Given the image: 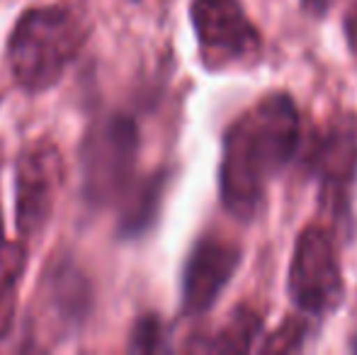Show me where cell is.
Wrapping results in <instances>:
<instances>
[{"label":"cell","instance_id":"d6986e66","mask_svg":"<svg viewBox=\"0 0 357 355\" xmlns=\"http://www.w3.org/2000/svg\"><path fill=\"white\" fill-rule=\"evenodd\" d=\"M350 348H353V351H355V353H357V336H355V338H353V346H350Z\"/></svg>","mask_w":357,"mask_h":355},{"label":"cell","instance_id":"5b68a950","mask_svg":"<svg viewBox=\"0 0 357 355\" xmlns=\"http://www.w3.org/2000/svg\"><path fill=\"white\" fill-rule=\"evenodd\" d=\"M190 22L207 71L255 66L263 59V34L241 0H192Z\"/></svg>","mask_w":357,"mask_h":355},{"label":"cell","instance_id":"7c38bea8","mask_svg":"<svg viewBox=\"0 0 357 355\" xmlns=\"http://www.w3.org/2000/svg\"><path fill=\"white\" fill-rule=\"evenodd\" d=\"M311 317L299 312V317H291L287 319L282 326L278 328L275 333H270L265 338L263 346H258L263 353H296L304 348L306 338L311 333V324H309Z\"/></svg>","mask_w":357,"mask_h":355},{"label":"cell","instance_id":"52a82bcc","mask_svg":"<svg viewBox=\"0 0 357 355\" xmlns=\"http://www.w3.org/2000/svg\"><path fill=\"white\" fill-rule=\"evenodd\" d=\"M306 161L321 185V199L335 217L345 219L350 209V188L357 178V119L353 114L335 117L321 129Z\"/></svg>","mask_w":357,"mask_h":355},{"label":"cell","instance_id":"ac0fdd59","mask_svg":"<svg viewBox=\"0 0 357 355\" xmlns=\"http://www.w3.org/2000/svg\"><path fill=\"white\" fill-rule=\"evenodd\" d=\"M3 241H8V239H5V227H3V212H0V243Z\"/></svg>","mask_w":357,"mask_h":355},{"label":"cell","instance_id":"8fae6325","mask_svg":"<svg viewBox=\"0 0 357 355\" xmlns=\"http://www.w3.org/2000/svg\"><path fill=\"white\" fill-rule=\"evenodd\" d=\"M163 176H155L146 180L142 188L134 190L122 212V224H119L122 236H139L153 224L160 207V197H163Z\"/></svg>","mask_w":357,"mask_h":355},{"label":"cell","instance_id":"277c9868","mask_svg":"<svg viewBox=\"0 0 357 355\" xmlns=\"http://www.w3.org/2000/svg\"><path fill=\"white\" fill-rule=\"evenodd\" d=\"M139 129L127 114H109L93 124L80 146V176L88 204L102 207L117 199L134 176Z\"/></svg>","mask_w":357,"mask_h":355},{"label":"cell","instance_id":"9c48e42d","mask_svg":"<svg viewBox=\"0 0 357 355\" xmlns=\"http://www.w3.org/2000/svg\"><path fill=\"white\" fill-rule=\"evenodd\" d=\"M44 289H47L49 312L63 314V322L68 326L80 322L88 312V282L71 263H61L54 268V273H47Z\"/></svg>","mask_w":357,"mask_h":355},{"label":"cell","instance_id":"30bf717a","mask_svg":"<svg viewBox=\"0 0 357 355\" xmlns=\"http://www.w3.org/2000/svg\"><path fill=\"white\" fill-rule=\"evenodd\" d=\"M260 331H263V317H260V312H255L253 307L243 304V307L231 312L229 322L214 333L212 341L204 346V351H214V353L255 351V341H258Z\"/></svg>","mask_w":357,"mask_h":355},{"label":"cell","instance_id":"6da1fadb","mask_svg":"<svg viewBox=\"0 0 357 355\" xmlns=\"http://www.w3.org/2000/svg\"><path fill=\"white\" fill-rule=\"evenodd\" d=\"M299 109L289 93H270L229 124L221 142L219 197L236 222H253L268 188L299 146Z\"/></svg>","mask_w":357,"mask_h":355},{"label":"cell","instance_id":"8992f818","mask_svg":"<svg viewBox=\"0 0 357 355\" xmlns=\"http://www.w3.org/2000/svg\"><path fill=\"white\" fill-rule=\"evenodd\" d=\"M63 178V156L54 142L37 139L20 151L15 163V219L22 236L44 232L56 207Z\"/></svg>","mask_w":357,"mask_h":355},{"label":"cell","instance_id":"e0dca14e","mask_svg":"<svg viewBox=\"0 0 357 355\" xmlns=\"http://www.w3.org/2000/svg\"><path fill=\"white\" fill-rule=\"evenodd\" d=\"M338 3V0H301V8L304 13H309L311 17H324L331 13V8Z\"/></svg>","mask_w":357,"mask_h":355},{"label":"cell","instance_id":"9a60e30c","mask_svg":"<svg viewBox=\"0 0 357 355\" xmlns=\"http://www.w3.org/2000/svg\"><path fill=\"white\" fill-rule=\"evenodd\" d=\"M343 29H345V39H348L350 52H353V56L357 59V0L348 8V13H345Z\"/></svg>","mask_w":357,"mask_h":355},{"label":"cell","instance_id":"5bb4252c","mask_svg":"<svg viewBox=\"0 0 357 355\" xmlns=\"http://www.w3.org/2000/svg\"><path fill=\"white\" fill-rule=\"evenodd\" d=\"M24 261H27V253H24V246L20 241L0 243V297L17 294Z\"/></svg>","mask_w":357,"mask_h":355},{"label":"cell","instance_id":"4fadbf2b","mask_svg":"<svg viewBox=\"0 0 357 355\" xmlns=\"http://www.w3.org/2000/svg\"><path fill=\"white\" fill-rule=\"evenodd\" d=\"M129 351L132 353H165L170 351L168 331L165 324L160 322L155 314H146L137 322L132 331V341H129Z\"/></svg>","mask_w":357,"mask_h":355},{"label":"cell","instance_id":"ba28073f","mask_svg":"<svg viewBox=\"0 0 357 355\" xmlns=\"http://www.w3.org/2000/svg\"><path fill=\"white\" fill-rule=\"evenodd\" d=\"M241 248L216 236H204L190 251L183 268V314L202 317L224 294L241 266Z\"/></svg>","mask_w":357,"mask_h":355},{"label":"cell","instance_id":"2e32d148","mask_svg":"<svg viewBox=\"0 0 357 355\" xmlns=\"http://www.w3.org/2000/svg\"><path fill=\"white\" fill-rule=\"evenodd\" d=\"M13 314H15V294L0 297V338H5V333L13 326Z\"/></svg>","mask_w":357,"mask_h":355},{"label":"cell","instance_id":"3957f363","mask_svg":"<svg viewBox=\"0 0 357 355\" xmlns=\"http://www.w3.org/2000/svg\"><path fill=\"white\" fill-rule=\"evenodd\" d=\"M287 289L296 312L311 319L328 317L343 304V268H340L333 232L326 224L311 222L296 236Z\"/></svg>","mask_w":357,"mask_h":355},{"label":"cell","instance_id":"7a4b0ae2","mask_svg":"<svg viewBox=\"0 0 357 355\" xmlns=\"http://www.w3.org/2000/svg\"><path fill=\"white\" fill-rule=\"evenodd\" d=\"M85 39L88 27L83 17L66 5L24 10L5 49L10 76L24 93H44L61 81Z\"/></svg>","mask_w":357,"mask_h":355}]
</instances>
